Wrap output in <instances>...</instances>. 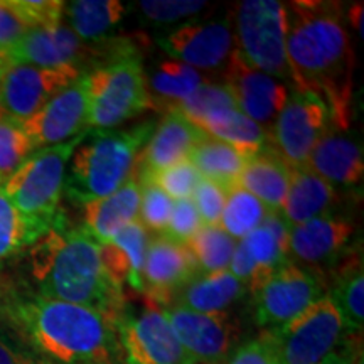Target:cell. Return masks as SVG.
<instances>
[{"mask_svg":"<svg viewBox=\"0 0 364 364\" xmlns=\"http://www.w3.org/2000/svg\"><path fill=\"white\" fill-rule=\"evenodd\" d=\"M117 322L26 287L0 294V326L41 364H125Z\"/></svg>","mask_w":364,"mask_h":364,"instance_id":"cell-1","label":"cell"},{"mask_svg":"<svg viewBox=\"0 0 364 364\" xmlns=\"http://www.w3.org/2000/svg\"><path fill=\"white\" fill-rule=\"evenodd\" d=\"M285 51L295 90L317 97L332 125L346 130L351 122L356 58L344 24V9L327 0L284 4Z\"/></svg>","mask_w":364,"mask_h":364,"instance_id":"cell-2","label":"cell"},{"mask_svg":"<svg viewBox=\"0 0 364 364\" xmlns=\"http://www.w3.org/2000/svg\"><path fill=\"white\" fill-rule=\"evenodd\" d=\"M31 277L43 297L76 304L113 318L127 311L125 290L112 279L100 257V243L65 218L31 247Z\"/></svg>","mask_w":364,"mask_h":364,"instance_id":"cell-3","label":"cell"},{"mask_svg":"<svg viewBox=\"0 0 364 364\" xmlns=\"http://www.w3.org/2000/svg\"><path fill=\"white\" fill-rule=\"evenodd\" d=\"M154 129L156 124L147 122L129 130L86 132L70 159L63 191L81 204L117 193L132 179L140 150Z\"/></svg>","mask_w":364,"mask_h":364,"instance_id":"cell-4","label":"cell"},{"mask_svg":"<svg viewBox=\"0 0 364 364\" xmlns=\"http://www.w3.org/2000/svg\"><path fill=\"white\" fill-rule=\"evenodd\" d=\"M85 135L54 147L36 150L19 169L0 184L9 201L22 215L48 228L59 221L63 216L59 213V201L65 188L68 164Z\"/></svg>","mask_w":364,"mask_h":364,"instance_id":"cell-5","label":"cell"},{"mask_svg":"<svg viewBox=\"0 0 364 364\" xmlns=\"http://www.w3.org/2000/svg\"><path fill=\"white\" fill-rule=\"evenodd\" d=\"M93 130H115L152 108L140 56L117 59L85 73Z\"/></svg>","mask_w":364,"mask_h":364,"instance_id":"cell-6","label":"cell"},{"mask_svg":"<svg viewBox=\"0 0 364 364\" xmlns=\"http://www.w3.org/2000/svg\"><path fill=\"white\" fill-rule=\"evenodd\" d=\"M277 364H321L346 343L343 321L329 295L279 329L263 331Z\"/></svg>","mask_w":364,"mask_h":364,"instance_id":"cell-7","label":"cell"},{"mask_svg":"<svg viewBox=\"0 0 364 364\" xmlns=\"http://www.w3.org/2000/svg\"><path fill=\"white\" fill-rule=\"evenodd\" d=\"M235 48L257 70L280 81H292L285 51L284 4L245 0L236 7Z\"/></svg>","mask_w":364,"mask_h":364,"instance_id":"cell-8","label":"cell"},{"mask_svg":"<svg viewBox=\"0 0 364 364\" xmlns=\"http://www.w3.org/2000/svg\"><path fill=\"white\" fill-rule=\"evenodd\" d=\"M326 280L316 268L287 262L252 292L255 321L263 331L279 329L326 297Z\"/></svg>","mask_w":364,"mask_h":364,"instance_id":"cell-9","label":"cell"},{"mask_svg":"<svg viewBox=\"0 0 364 364\" xmlns=\"http://www.w3.org/2000/svg\"><path fill=\"white\" fill-rule=\"evenodd\" d=\"M332 127L326 105L314 95L294 88L268 130L270 149L292 169L306 167L314 147Z\"/></svg>","mask_w":364,"mask_h":364,"instance_id":"cell-10","label":"cell"},{"mask_svg":"<svg viewBox=\"0 0 364 364\" xmlns=\"http://www.w3.org/2000/svg\"><path fill=\"white\" fill-rule=\"evenodd\" d=\"M117 329L125 364H194L162 309L147 304L136 316L127 309Z\"/></svg>","mask_w":364,"mask_h":364,"instance_id":"cell-11","label":"cell"},{"mask_svg":"<svg viewBox=\"0 0 364 364\" xmlns=\"http://www.w3.org/2000/svg\"><path fill=\"white\" fill-rule=\"evenodd\" d=\"M83 75L78 68L46 70L11 63L0 80V118L24 124L59 91Z\"/></svg>","mask_w":364,"mask_h":364,"instance_id":"cell-12","label":"cell"},{"mask_svg":"<svg viewBox=\"0 0 364 364\" xmlns=\"http://www.w3.org/2000/svg\"><path fill=\"white\" fill-rule=\"evenodd\" d=\"M90 120L85 75L61 90L41 110L22 124L36 150L70 142L86 134Z\"/></svg>","mask_w":364,"mask_h":364,"instance_id":"cell-13","label":"cell"},{"mask_svg":"<svg viewBox=\"0 0 364 364\" xmlns=\"http://www.w3.org/2000/svg\"><path fill=\"white\" fill-rule=\"evenodd\" d=\"M225 78L236 107L255 124L270 130L292 90L284 81L253 68L236 48L226 61Z\"/></svg>","mask_w":364,"mask_h":364,"instance_id":"cell-14","label":"cell"},{"mask_svg":"<svg viewBox=\"0 0 364 364\" xmlns=\"http://www.w3.org/2000/svg\"><path fill=\"white\" fill-rule=\"evenodd\" d=\"M162 311L194 364L226 363L238 334L226 312L203 314L176 306Z\"/></svg>","mask_w":364,"mask_h":364,"instance_id":"cell-15","label":"cell"},{"mask_svg":"<svg viewBox=\"0 0 364 364\" xmlns=\"http://www.w3.org/2000/svg\"><path fill=\"white\" fill-rule=\"evenodd\" d=\"M9 61L46 70L78 68L91 59H100V44H86L65 22L53 27L29 29L7 54ZM100 65V61H98ZM83 71V70H81Z\"/></svg>","mask_w":364,"mask_h":364,"instance_id":"cell-16","label":"cell"},{"mask_svg":"<svg viewBox=\"0 0 364 364\" xmlns=\"http://www.w3.org/2000/svg\"><path fill=\"white\" fill-rule=\"evenodd\" d=\"M198 273V265L186 245L156 235L149 241L140 297L150 306L169 307L176 294Z\"/></svg>","mask_w":364,"mask_h":364,"instance_id":"cell-17","label":"cell"},{"mask_svg":"<svg viewBox=\"0 0 364 364\" xmlns=\"http://www.w3.org/2000/svg\"><path fill=\"white\" fill-rule=\"evenodd\" d=\"M161 48L194 70H216L226 65L235 49L230 21L186 22L159 39Z\"/></svg>","mask_w":364,"mask_h":364,"instance_id":"cell-18","label":"cell"},{"mask_svg":"<svg viewBox=\"0 0 364 364\" xmlns=\"http://www.w3.org/2000/svg\"><path fill=\"white\" fill-rule=\"evenodd\" d=\"M356 226L349 218L327 213L304 225L289 228V257L318 270L346 257Z\"/></svg>","mask_w":364,"mask_h":364,"instance_id":"cell-19","label":"cell"},{"mask_svg":"<svg viewBox=\"0 0 364 364\" xmlns=\"http://www.w3.org/2000/svg\"><path fill=\"white\" fill-rule=\"evenodd\" d=\"M203 136V132L179 110L164 113L161 124L154 129L147 144L140 150L132 179L142 184L152 179L157 172L188 161L191 150Z\"/></svg>","mask_w":364,"mask_h":364,"instance_id":"cell-20","label":"cell"},{"mask_svg":"<svg viewBox=\"0 0 364 364\" xmlns=\"http://www.w3.org/2000/svg\"><path fill=\"white\" fill-rule=\"evenodd\" d=\"M306 167L332 188H358L364 177L363 145L344 130L331 129L314 147Z\"/></svg>","mask_w":364,"mask_h":364,"instance_id":"cell-21","label":"cell"},{"mask_svg":"<svg viewBox=\"0 0 364 364\" xmlns=\"http://www.w3.org/2000/svg\"><path fill=\"white\" fill-rule=\"evenodd\" d=\"M150 233L139 221L125 226L112 241L100 243V257L107 272L122 289L130 287L142 295V272Z\"/></svg>","mask_w":364,"mask_h":364,"instance_id":"cell-22","label":"cell"},{"mask_svg":"<svg viewBox=\"0 0 364 364\" xmlns=\"http://www.w3.org/2000/svg\"><path fill=\"white\" fill-rule=\"evenodd\" d=\"M140 186L130 179L117 193L83 204V230L98 243H107L139 221Z\"/></svg>","mask_w":364,"mask_h":364,"instance_id":"cell-23","label":"cell"},{"mask_svg":"<svg viewBox=\"0 0 364 364\" xmlns=\"http://www.w3.org/2000/svg\"><path fill=\"white\" fill-rule=\"evenodd\" d=\"M336 201L338 191L329 182L318 177L309 167H295L290 172L289 191L280 216L287 226L294 228L331 213Z\"/></svg>","mask_w":364,"mask_h":364,"instance_id":"cell-24","label":"cell"},{"mask_svg":"<svg viewBox=\"0 0 364 364\" xmlns=\"http://www.w3.org/2000/svg\"><path fill=\"white\" fill-rule=\"evenodd\" d=\"M292 167L270 147L258 150L248 157L238 179V186L253 194L270 213L280 215Z\"/></svg>","mask_w":364,"mask_h":364,"instance_id":"cell-25","label":"cell"},{"mask_svg":"<svg viewBox=\"0 0 364 364\" xmlns=\"http://www.w3.org/2000/svg\"><path fill=\"white\" fill-rule=\"evenodd\" d=\"M247 294V287L230 270L198 273L176 294L171 306L203 314H221Z\"/></svg>","mask_w":364,"mask_h":364,"instance_id":"cell-26","label":"cell"},{"mask_svg":"<svg viewBox=\"0 0 364 364\" xmlns=\"http://www.w3.org/2000/svg\"><path fill=\"white\" fill-rule=\"evenodd\" d=\"M250 156L252 154H247L245 150L204 135L191 150L188 161L203 179L215 182L225 191H231L238 186L241 171Z\"/></svg>","mask_w":364,"mask_h":364,"instance_id":"cell-27","label":"cell"},{"mask_svg":"<svg viewBox=\"0 0 364 364\" xmlns=\"http://www.w3.org/2000/svg\"><path fill=\"white\" fill-rule=\"evenodd\" d=\"M329 299L338 309L346 334H361L364 324V272L361 255L344 257L336 270Z\"/></svg>","mask_w":364,"mask_h":364,"instance_id":"cell-28","label":"cell"},{"mask_svg":"<svg viewBox=\"0 0 364 364\" xmlns=\"http://www.w3.org/2000/svg\"><path fill=\"white\" fill-rule=\"evenodd\" d=\"M206 83L203 75L184 63L169 59L159 65L147 78V91L152 108L164 113L177 110L199 86Z\"/></svg>","mask_w":364,"mask_h":364,"instance_id":"cell-29","label":"cell"},{"mask_svg":"<svg viewBox=\"0 0 364 364\" xmlns=\"http://www.w3.org/2000/svg\"><path fill=\"white\" fill-rule=\"evenodd\" d=\"M255 268L270 275L289 262V226L277 213H268L257 230L238 241Z\"/></svg>","mask_w":364,"mask_h":364,"instance_id":"cell-30","label":"cell"},{"mask_svg":"<svg viewBox=\"0 0 364 364\" xmlns=\"http://www.w3.org/2000/svg\"><path fill=\"white\" fill-rule=\"evenodd\" d=\"M125 6L118 0H76L65 6L63 22L86 44L105 41L124 19Z\"/></svg>","mask_w":364,"mask_h":364,"instance_id":"cell-31","label":"cell"},{"mask_svg":"<svg viewBox=\"0 0 364 364\" xmlns=\"http://www.w3.org/2000/svg\"><path fill=\"white\" fill-rule=\"evenodd\" d=\"M196 127L204 135L233 145V147L245 150L252 156L258 150L270 147L268 132L262 125L250 120L240 108H230V110L213 113Z\"/></svg>","mask_w":364,"mask_h":364,"instance_id":"cell-32","label":"cell"},{"mask_svg":"<svg viewBox=\"0 0 364 364\" xmlns=\"http://www.w3.org/2000/svg\"><path fill=\"white\" fill-rule=\"evenodd\" d=\"M51 228L22 215L0 189V260L31 248Z\"/></svg>","mask_w":364,"mask_h":364,"instance_id":"cell-33","label":"cell"},{"mask_svg":"<svg viewBox=\"0 0 364 364\" xmlns=\"http://www.w3.org/2000/svg\"><path fill=\"white\" fill-rule=\"evenodd\" d=\"M238 241L231 238L221 226H203L186 247L193 255L199 273L228 270Z\"/></svg>","mask_w":364,"mask_h":364,"instance_id":"cell-34","label":"cell"},{"mask_svg":"<svg viewBox=\"0 0 364 364\" xmlns=\"http://www.w3.org/2000/svg\"><path fill=\"white\" fill-rule=\"evenodd\" d=\"M268 209L240 186L228 191L225 209H223L220 226L231 238L243 240L262 225L268 215Z\"/></svg>","mask_w":364,"mask_h":364,"instance_id":"cell-35","label":"cell"},{"mask_svg":"<svg viewBox=\"0 0 364 364\" xmlns=\"http://www.w3.org/2000/svg\"><path fill=\"white\" fill-rule=\"evenodd\" d=\"M34 152V145L26 135L22 124L0 118V184H4Z\"/></svg>","mask_w":364,"mask_h":364,"instance_id":"cell-36","label":"cell"},{"mask_svg":"<svg viewBox=\"0 0 364 364\" xmlns=\"http://www.w3.org/2000/svg\"><path fill=\"white\" fill-rule=\"evenodd\" d=\"M230 108L238 107H236L235 97L231 90L228 88V85L204 83L189 98H186L177 110L189 122L198 125L199 122H203L204 118L213 115V113L230 110Z\"/></svg>","mask_w":364,"mask_h":364,"instance_id":"cell-37","label":"cell"},{"mask_svg":"<svg viewBox=\"0 0 364 364\" xmlns=\"http://www.w3.org/2000/svg\"><path fill=\"white\" fill-rule=\"evenodd\" d=\"M140 186L139 223L149 233L164 235L169 225L174 201L154 182H144Z\"/></svg>","mask_w":364,"mask_h":364,"instance_id":"cell-38","label":"cell"},{"mask_svg":"<svg viewBox=\"0 0 364 364\" xmlns=\"http://www.w3.org/2000/svg\"><path fill=\"white\" fill-rule=\"evenodd\" d=\"M199 181H201V176L194 169L193 164L189 161H182L157 172L147 182H154L159 186L172 201H181V199H189L193 196V191Z\"/></svg>","mask_w":364,"mask_h":364,"instance_id":"cell-39","label":"cell"},{"mask_svg":"<svg viewBox=\"0 0 364 364\" xmlns=\"http://www.w3.org/2000/svg\"><path fill=\"white\" fill-rule=\"evenodd\" d=\"M206 6L208 4L203 0H142L139 2L144 16L157 24L184 21L201 12Z\"/></svg>","mask_w":364,"mask_h":364,"instance_id":"cell-40","label":"cell"},{"mask_svg":"<svg viewBox=\"0 0 364 364\" xmlns=\"http://www.w3.org/2000/svg\"><path fill=\"white\" fill-rule=\"evenodd\" d=\"M29 29L53 27L63 22L66 2L59 0H9Z\"/></svg>","mask_w":364,"mask_h":364,"instance_id":"cell-41","label":"cell"},{"mask_svg":"<svg viewBox=\"0 0 364 364\" xmlns=\"http://www.w3.org/2000/svg\"><path fill=\"white\" fill-rule=\"evenodd\" d=\"M228 191H225L215 182L203 179L198 182L191 196V201L198 209L204 226H220L223 209H225Z\"/></svg>","mask_w":364,"mask_h":364,"instance_id":"cell-42","label":"cell"},{"mask_svg":"<svg viewBox=\"0 0 364 364\" xmlns=\"http://www.w3.org/2000/svg\"><path fill=\"white\" fill-rule=\"evenodd\" d=\"M203 226L204 225L201 218H199L198 209H196L194 203L191 201V198L181 199V201H174L169 225H167L164 236L176 241V243L186 245Z\"/></svg>","mask_w":364,"mask_h":364,"instance_id":"cell-43","label":"cell"},{"mask_svg":"<svg viewBox=\"0 0 364 364\" xmlns=\"http://www.w3.org/2000/svg\"><path fill=\"white\" fill-rule=\"evenodd\" d=\"M29 31L26 22L21 19L19 14L14 11L9 0H0V53L9 54V51L24 38Z\"/></svg>","mask_w":364,"mask_h":364,"instance_id":"cell-44","label":"cell"},{"mask_svg":"<svg viewBox=\"0 0 364 364\" xmlns=\"http://www.w3.org/2000/svg\"><path fill=\"white\" fill-rule=\"evenodd\" d=\"M226 364H277L273 358V351L270 343L265 336H258L257 339L248 341L240 346L236 351L231 354L230 361Z\"/></svg>","mask_w":364,"mask_h":364,"instance_id":"cell-45","label":"cell"},{"mask_svg":"<svg viewBox=\"0 0 364 364\" xmlns=\"http://www.w3.org/2000/svg\"><path fill=\"white\" fill-rule=\"evenodd\" d=\"M0 364H41L6 332H0Z\"/></svg>","mask_w":364,"mask_h":364,"instance_id":"cell-46","label":"cell"},{"mask_svg":"<svg viewBox=\"0 0 364 364\" xmlns=\"http://www.w3.org/2000/svg\"><path fill=\"white\" fill-rule=\"evenodd\" d=\"M359 349H361V346H359ZM359 349L356 348V346L349 344L348 339H346V343L341 346L338 351L332 353L331 356L326 358L321 364H354Z\"/></svg>","mask_w":364,"mask_h":364,"instance_id":"cell-47","label":"cell"},{"mask_svg":"<svg viewBox=\"0 0 364 364\" xmlns=\"http://www.w3.org/2000/svg\"><path fill=\"white\" fill-rule=\"evenodd\" d=\"M363 2L353 4L351 9H349L348 19L351 21L354 31L359 34V38H363Z\"/></svg>","mask_w":364,"mask_h":364,"instance_id":"cell-48","label":"cell"},{"mask_svg":"<svg viewBox=\"0 0 364 364\" xmlns=\"http://www.w3.org/2000/svg\"><path fill=\"white\" fill-rule=\"evenodd\" d=\"M9 65H11V61H9V58L6 56V54L0 53V80H2L4 73H6Z\"/></svg>","mask_w":364,"mask_h":364,"instance_id":"cell-49","label":"cell"},{"mask_svg":"<svg viewBox=\"0 0 364 364\" xmlns=\"http://www.w3.org/2000/svg\"><path fill=\"white\" fill-rule=\"evenodd\" d=\"M354 364H364V358H363V351L359 349L358 356H356V361H354Z\"/></svg>","mask_w":364,"mask_h":364,"instance_id":"cell-50","label":"cell"},{"mask_svg":"<svg viewBox=\"0 0 364 364\" xmlns=\"http://www.w3.org/2000/svg\"><path fill=\"white\" fill-rule=\"evenodd\" d=\"M213 364H226V363H213Z\"/></svg>","mask_w":364,"mask_h":364,"instance_id":"cell-51","label":"cell"}]
</instances>
